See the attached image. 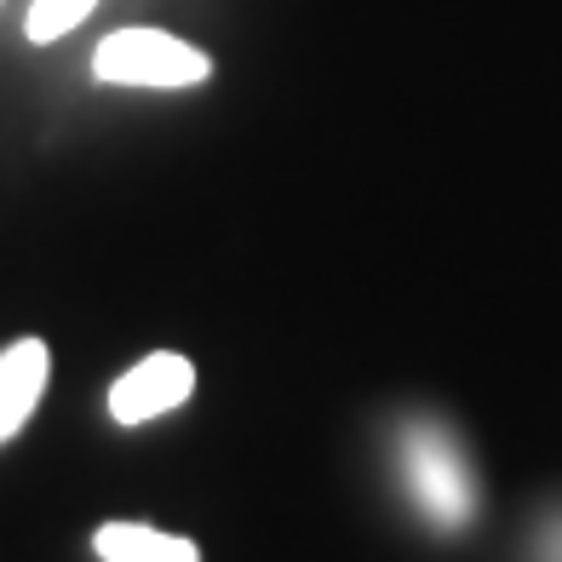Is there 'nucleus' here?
I'll list each match as a JSON object with an SVG mask.
<instances>
[{
	"label": "nucleus",
	"mask_w": 562,
	"mask_h": 562,
	"mask_svg": "<svg viewBox=\"0 0 562 562\" xmlns=\"http://www.w3.org/2000/svg\"><path fill=\"white\" fill-rule=\"evenodd\" d=\"M92 75L110 87H201L213 75L207 53L190 41H178L167 30H115L98 41L92 53Z\"/></svg>",
	"instance_id": "f257e3e1"
},
{
	"label": "nucleus",
	"mask_w": 562,
	"mask_h": 562,
	"mask_svg": "<svg viewBox=\"0 0 562 562\" xmlns=\"http://www.w3.org/2000/svg\"><path fill=\"white\" fill-rule=\"evenodd\" d=\"M402 465H407V488L414 499L437 517L442 528H459L471 517V471L459 448L442 437L437 425H414L402 437Z\"/></svg>",
	"instance_id": "f03ea898"
},
{
	"label": "nucleus",
	"mask_w": 562,
	"mask_h": 562,
	"mask_svg": "<svg viewBox=\"0 0 562 562\" xmlns=\"http://www.w3.org/2000/svg\"><path fill=\"white\" fill-rule=\"evenodd\" d=\"M190 396H195V362L178 350H156L110 385V419L133 430V425H149V419L172 414V407H184Z\"/></svg>",
	"instance_id": "7ed1b4c3"
},
{
	"label": "nucleus",
	"mask_w": 562,
	"mask_h": 562,
	"mask_svg": "<svg viewBox=\"0 0 562 562\" xmlns=\"http://www.w3.org/2000/svg\"><path fill=\"white\" fill-rule=\"evenodd\" d=\"M46 373H53V356L41 339H12L0 350V442H12L30 425L46 396Z\"/></svg>",
	"instance_id": "20e7f679"
},
{
	"label": "nucleus",
	"mask_w": 562,
	"mask_h": 562,
	"mask_svg": "<svg viewBox=\"0 0 562 562\" xmlns=\"http://www.w3.org/2000/svg\"><path fill=\"white\" fill-rule=\"evenodd\" d=\"M92 551L104 562H201L195 540H184V533H161L149 522H104L92 533Z\"/></svg>",
	"instance_id": "39448f33"
},
{
	"label": "nucleus",
	"mask_w": 562,
	"mask_h": 562,
	"mask_svg": "<svg viewBox=\"0 0 562 562\" xmlns=\"http://www.w3.org/2000/svg\"><path fill=\"white\" fill-rule=\"evenodd\" d=\"M92 7H98V0H35L30 18H23V35H30L35 46L64 41L81 18H92Z\"/></svg>",
	"instance_id": "423d86ee"
}]
</instances>
